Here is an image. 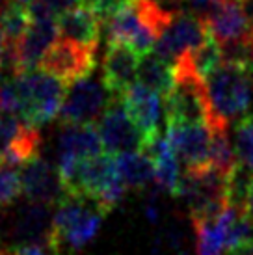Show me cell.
I'll return each instance as SVG.
<instances>
[{"label": "cell", "instance_id": "cell-1", "mask_svg": "<svg viewBox=\"0 0 253 255\" xmlns=\"http://www.w3.org/2000/svg\"><path fill=\"white\" fill-rule=\"evenodd\" d=\"M205 84L214 118L211 130L229 128V123H237L250 114L253 105V73L246 65L225 60Z\"/></svg>", "mask_w": 253, "mask_h": 255}, {"label": "cell", "instance_id": "cell-2", "mask_svg": "<svg viewBox=\"0 0 253 255\" xmlns=\"http://www.w3.org/2000/svg\"><path fill=\"white\" fill-rule=\"evenodd\" d=\"M63 190L67 196L93 201L103 213L108 214L120 205L126 192V184L118 166V156L106 151L84 158L73 177L63 184Z\"/></svg>", "mask_w": 253, "mask_h": 255}, {"label": "cell", "instance_id": "cell-3", "mask_svg": "<svg viewBox=\"0 0 253 255\" xmlns=\"http://www.w3.org/2000/svg\"><path fill=\"white\" fill-rule=\"evenodd\" d=\"M171 19L173 11L164 9L158 0H132L105 24L106 37L108 41L126 43L140 56H145L153 50Z\"/></svg>", "mask_w": 253, "mask_h": 255}, {"label": "cell", "instance_id": "cell-4", "mask_svg": "<svg viewBox=\"0 0 253 255\" xmlns=\"http://www.w3.org/2000/svg\"><path fill=\"white\" fill-rule=\"evenodd\" d=\"M175 84L164 97L166 125H207L212 127V108L205 80L192 67L188 52L173 64Z\"/></svg>", "mask_w": 253, "mask_h": 255}, {"label": "cell", "instance_id": "cell-5", "mask_svg": "<svg viewBox=\"0 0 253 255\" xmlns=\"http://www.w3.org/2000/svg\"><path fill=\"white\" fill-rule=\"evenodd\" d=\"M105 213L93 201L82 198H65L52 214L49 244L62 255L78 254L97 237Z\"/></svg>", "mask_w": 253, "mask_h": 255}, {"label": "cell", "instance_id": "cell-6", "mask_svg": "<svg viewBox=\"0 0 253 255\" xmlns=\"http://www.w3.org/2000/svg\"><path fill=\"white\" fill-rule=\"evenodd\" d=\"M13 80L21 97V121L32 127H41L58 118L67 95L65 82L37 67L17 73Z\"/></svg>", "mask_w": 253, "mask_h": 255}, {"label": "cell", "instance_id": "cell-7", "mask_svg": "<svg viewBox=\"0 0 253 255\" xmlns=\"http://www.w3.org/2000/svg\"><path fill=\"white\" fill-rule=\"evenodd\" d=\"M116 97L121 95L110 92L103 77L95 78L92 73L71 84L58 120L62 121V125H93L101 120Z\"/></svg>", "mask_w": 253, "mask_h": 255}, {"label": "cell", "instance_id": "cell-8", "mask_svg": "<svg viewBox=\"0 0 253 255\" xmlns=\"http://www.w3.org/2000/svg\"><path fill=\"white\" fill-rule=\"evenodd\" d=\"M209 34L211 32L207 28L203 15L179 11V13H173L171 22L156 39L151 52L158 54L169 64H175L183 54L196 50L209 37Z\"/></svg>", "mask_w": 253, "mask_h": 255}, {"label": "cell", "instance_id": "cell-9", "mask_svg": "<svg viewBox=\"0 0 253 255\" xmlns=\"http://www.w3.org/2000/svg\"><path fill=\"white\" fill-rule=\"evenodd\" d=\"M97 130L101 134L105 151L108 153H126V151H149L151 143L141 132L138 125L126 114L121 97H116L112 105L106 108L97 123Z\"/></svg>", "mask_w": 253, "mask_h": 255}, {"label": "cell", "instance_id": "cell-10", "mask_svg": "<svg viewBox=\"0 0 253 255\" xmlns=\"http://www.w3.org/2000/svg\"><path fill=\"white\" fill-rule=\"evenodd\" d=\"M95 50L97 49L63 37V39L54 41V45L47 50L39 67L71 86L93 73L95 64H97Z\"/></svg>", "mask_w": 253, "mask_h": 255}, {"label": "cell", "instance_id": "cell-11", "mask_svg": "<svg viewBox=\"0 0 253 255\" xmlns=\"http://www.w3.org/2000/svg\"><path fill=\"white\" fill-rule=\"evenodd\" d=\"M248 0H218L205 9L203 19L207 28L222 47L246 43L252 37L253 22L246 7Z\"/></svg>", "mask_w": 253, "mask_h": 255}, {"label": "cell", "instance_id": "cell-12", "mask_svg": "<svg viewBox=\"0 0 253 255\" xmlns=\"http://www.w3.org/2000/svg\"><path fill=\"white\" fill-rule=\"evenodd\" d=\"M41 136L11 114L0 112V166H21L39 156Z\"/></svg>", "mask_w": 253, "mask_h": 255}, {"label": "cell", "instance_id": "cell-13", "mask_svg": "<svg viewBox=\"0 0 253 255\" xmlns=\"http://www.w3.org/2000/svg\"><path fill=\"white\" fill-rule=\"evenodd\" d=\"M58 36H60L58 19H50V17L32 19V24L26 30V34L9 47V62L15 75L35 69L41 64L47 50L54 45Z\"/></svg>", "mask_w": 253, "mask_h": 255}, {"label": "cell", "instance_id": "cell-14", "mask_svg": "<svg viewBox=\"0 0 253 255\" xmlns=\"http://www.w3.org/2000/svg\"><path fill=\"white\" fill-rule=\"evenodd\" d=\"M166 136L183 160L184 170L211 168V128L207 125H168Z\"/></svg>", "mask_w": 253, "mask_h": 255}, {"label": "cell", "instance_id": "cell-15", "mask_svg": "<svg viewBox=\"0 0 253 255\" xmlns=\"http://www.w3.org/2000/svg\"><path fill=\"white\" fill-rule=\"evenodd\" d=\"M22 192L28 201L56 207L67 194L63 190L58 168H52L41 156L22 164L21 170Z\"/></svg>", "mask_w": 253, "mask_h": 255}, {"label": "cell", "instance_id": "cell-16", "mask_svg": "<svg viewBox=\"0 0 253 255\" xmlns=\"http://www.w3.org/2000/svg\"><path fill=\"white\" fill-rule=\"evenodd\" d=\"M140 54L126 43L108 41L103 58V80L108 90L116 95L123 93L138 82Z\"/></svg>", "mask_w": 253, "mask_h": 255}, {"label": "cell", "instance_id": "cell-17", "mask_svg": "<svg viewBox=\"0 0 253 255\" xmlns=\"http://www.w3.org/2000/svg\"><path fill=\"white\" fill-rule=\"evenodd\" d=\"M121 99L130 120L138 125V128L153 145L156 138L160 136L158 125H160L162 114V97L151 88L136 82L121 95Z\"/></svg>", "mask_w": 253, "mask_h": 255}, {"label": "cell", "instance_id": "cell-18", "mask_svg": "<svg viewBox=\"0 0 253 255\" xmlns=\"http://www.w3.org/2000/svg\"><path fill=\"white\" fill-rule=\"evenodd\" d=\"M103 140L93 125H63L58 140V168L75 166L84 158L103 153Z\"/></svg>", "mask_w": 253, "mask_h": 255}, {"label": "cell", "instance_id": "cell-19", "mask_svg": "<svg viewBox=\"0 0 253 255\" xmlns=\"http://www.w3.org/2000/svg\"><path fill=\"white\" fill-rule=\"evenodd\" d=\"M50 205L28 201L19 207L7 222V235L13 241L21 242H47L52 226Z\"/></svg>", "mask_w": 253, "mask_h": 255}, {"label": "cell", "instance_id": "cell-20", "mask_svg": "<svg viewBox=\"0 0 253 255\" xmlns=\"http://www.w3.org/2000/svg\"><path fill=\"white\" fill-rule=\"evenodd\" d=\"M235 211V207H227L218 216L192 222L196 231V255H224L227 250V229Z\"/></svg>", "mask_w": 253, "mask_h": 255}, {"label": "cell", "instance_id": "cell-21", "mask_svg": "<svg viewBox=\"0 0 253 255\" xmlns=\"http://www.w3.org/2000/svg\"><path fill=\"white\" fill-rule=\"evenodd\" d=\"M58 28H60L62 37L97 49L99 41H101L103 22L99 21V17L93 13L90 6H80L63 13L58 19Z\"/></svg>", "mask_w": 253, "mask_h": 255}, {"label": "cell", "instance_id": "cell-22", "mask_svg": "<svg viewBox=\"0 0 253 255\" xmlns=\"http://www.w3.org/2000/svg\"><path fill=\"white\" fill-rule=\"evenodd\" d=\"M149 153L155 162V181L158 188L175 196L183 173H181V158L168 140V136H158L155 143L149 147Z\"/></svg>", "mask_w": 253, "mask_h": 255}, {"label": "cell", "instance_id": "cell-23", "mask_svg": "<svg viewBox=\"0 0 253 255\" xmlns=\"http://www.w3.org/2000/svg\"><path fill=\"white\" fill-rule=\"evenodd\" d=\"M118 166L126 188L143 190L155 181V162L149 151H126L118 155Z\"/></svg>", "mask_w": 253, "mask_h": 255}, {"label": "cell", "instance_id": "cell-24", "mask_svg": "<svg viewBox=\"0 0 253 255\" xmlns=\"http://www.w3.org/2000/svg\"><path fill=\"white\" fill-rule=\"evenodd\" d=\"M138 82L151 88L156 92L162 99L171 92L175 84V75H173V64L166 62L155 52H149L140 58L138 65Z\"/></svg>", "mask_w": 253, "mask_h": 255}, {"label": "cell", "instance_id": "cell-25", "mask_svg": "<svg viewBox=\"0 0 253 255\" xmlns=\"http://www.w3.org/2000/svg\"><path fill=\"white\" fill-rule=\"evenodd\" d=\"M32 24L28 0H9L0 9V28L7 43H17Z\"/></svg>", "mask_w": 253, "mask_h": 255}, {"label": "cell", "instance_id": "cell-26", "mask_svg": "<svg viewBox=\"0 0 253 255\" xmlns=\"http://www.w3.org/2000/svg\"><path fill=\"white\" fill-rule=\"evenodd\" d=\"M188 56L194 71L203 78V80H207L225 62L224 47H222V43L212 36V34H209V37L196 50H190Z\"/></svg>", "mask_w": 253, "mask_h": 255}, {"label": "cell", "instance_id": "cell-27", "mask_svg": "<svg viewBox=\"0 0 253 255\" xmlns=\"http://www.w3.org/2000/svg\"><path fill=\"white\" fill-rule=\"evenodd\" d=\"M211 168L220 171L222 175H229L237 164L235 147L229 142L227 128H216L211 130Z\"/></svg>", "mask_w": 253, "mask_h": 255}, {"label": "cell", "instance_id": "cell-28", "mask_svg": "<svg viewBox=\"0 0 253 255\" xmlns=\"http://www.w3.org/2000/svg\"><path fill=\"white\" fill-rule=\"evenodd\" d=\"M235 156L240 166L253 170V114L237 121L235 127Z\"/></svg>", "mask_w": 253, "mask_h": 255}, {"label": "cell", "instance_id": "cell-29", "mask_svg": "<svg viewBox=\"0 0 253 255\" xmlns=\"http://www.w3.org/2000/svg\"><path fill=\"white\" fill-rule=\"evenodd\" d=\"M80 6H86V0H28L32 19H41V17L60 19L63 13Z\"/></svg>", "mask_w": 253, "mask_h": 255}, {"label": "cell", "instance_id": "cell-30", "mask_svg": "<svg viewBox=\"0 0 253 255\" xmlns=\"http://www.w3.org/2000/svg\"><path fill=\"white\" fill-rule=\"evenodd\" d=\"M21 192V171L15 166H0V209L13 205Z\"/></svg>", "mask_w": 253, "mask_h": 255}, {"label": "cell", "instance_id": "cell-31", "mask_svg": "<svg viewBox=\"0 0 253 255\" xmlns=\"http://www.w3.org/2000/svg\"><path fill=\"white\" fill-rule=\"evenodd\" d=\"M132 0H90L88 6L93 9V13L99 17V21L106 24L112 17L123 11Z\"/></svg>", "mask_w": 253, "mask_h": 255}, {"label": "cell", "instance_id": "cell-32", "mask_svg": "<svg viewBox=\"0 0 253 255\" xmlns=\"http://www.w3.org/2000/svg\"><path fill=\"white\" fill-rule=\"evenodd\" d=\"M6 255H62L49 242H24L6 250Z\"/></svg>", "mask_w": 253, "mask_h": 255}, {"label": "cell", "instance_id": "cell-33", "mask_svg": "<svg viewBox=\"0 0 253 255\" xmlns=\"http://www.w3.org/2000/svg\"><path fill=\"white\" fill-rule=\"evenodd\" d=\"M6 56H9V49H7V39L4 36V32L0 28V69L6 62Z\"/></svg>", "mask_w": 253, "mask_h": 255}, {"label": "cell", "instance_id": "cell-34", "mask_svg": "<svg viewBox=\"0 0 253 255\" xmlns=\"http://www.w3.org/2000/svg\"><path fill=\"white\" fill-rule=\"evenodd\" d=\"M227 255H253V242L244 244V246H239V248L227 250Z\"/></svg>", "mask_w": 253, "mask_h": 255}, {"label": "cell", "instance_id": "cell-35", "mask_svg": "<svg viewBox=\"0 0 253 255\" xmlns=\"http://www.w3.org/2000/svg\"><path fill=\"white\" fill-rule=\"evenodd\" d=\"M250 216H253V177H252V184H250V192H248V199H246V207H244Z\"/></svg>", "mask_w": 253, "mask_h": 255}, {"label": "cell", "instance_id": "cell-36", "mask_svg": "<svg viewBox=\"0 0 253 255\" xmlns=\"http://www.w3.org/2000/svg\"><path fill=\"white\" fill-rule=\"evenodd\" d=\"M250 43H252V52H253V26H252V37H250ZM252 73H253V67H252Z\"/></svg>", "mask_w": 253, "mask_h": 255}, {"label": "cell", "instance_id": "cell-37", "mask_svg": "<svg viewBox=\"0 0 253 255\" xmlns=\"http://www.w3.org/2000/svg\"><path fill=\"white\" fill-rule=\"evenodd\" d=\"M88 4H90V0H86V6H88Z\"/></svg>", "mask_w": 253, "mask_h": 255}]
</instances>
